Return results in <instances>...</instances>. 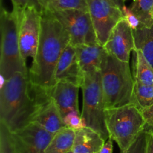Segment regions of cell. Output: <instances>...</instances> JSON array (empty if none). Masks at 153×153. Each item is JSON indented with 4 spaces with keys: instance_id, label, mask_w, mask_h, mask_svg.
Listing matches in <instances>:
<instances>
[{
    "instance_id": "7402d4cb",
    "label": "cell",
    "mask_w": 153,
    "mask_h": 153,
    "mask_svg": "<svg viewBox=\"0 0 153 153\" xmlns=\"http://www.w3.org/2000/svg\"><path fill=\"white\" fill-rule=\"evenodd\" d=\"M130 9L144 26L153 25V0H134Z\"/></svg>"
},
{
    "instance_id": "1f68e13d",
    "label": "cell",
    "mask_w": 153,
    "mask_h": 153,
    "mask_svg": "<svg viewBox=\"0 0 153 153\" xmlns=\"http://www.w3.org/2000/svg\"><path fill=\"white\" fill-rule=\"evenodd\" d=\"M144 130H146V131L150 132V133H152L153 134V127L149 128H146V129H144Z\"/></svg>"
},
{
    "instance_id": "3957f363",
    "label": "cell",
    "mask_w": 153,
    "mask_h": 153,
    "mask_svg": "<svg viewBox=\"0 0 153 153\" xmlns=\"http://www.w3.org/2000/svg\"><path fill=\"white\" fill-rule=\"evenodd\" d=\"M100 74L105 110L131 104L134 79L129 63L107 52L102 62Z\"/></svg>"
},
{
    "instance_id": "5bb4252c",
    "label": "cell",
    "mask_w": 153,
    "mask_h": 153,
    "mask_svg": "<svg viewBox=\"0 0 153 153\" xmlns=\"http://www.w3.org/2000/svg\"><path fill=\"white\" fill-rule=\"evenodd\" d=\"M80 88L70 82L60 81L55 82L49 89V95L56 104L63 118L70 111L79 110V91Z\"/></svg>"
},
{
    "instance_id": "ac0fdd59",
    "label": "cell",
    "mask_w": 153,
    "mask_h": 153,
    "mask_svg": "<svg viewBox=\"0 0 153 153\" xmlns=\"http://www.w3.org/2000/svg\"><path fill=\"white\" fill-rule=\"evenodd\" d=\"M135 49L141 51L153 68V25L133 30ZM134 49V50H135Z\"/></svg>"
},
{
    "instance_id": "484cf974",
    "label": "cell",
    "mask_w": 153,
    "mask_h": 153,
    "mask_svg": "<svg viewBox=\"0 0 153 153\" xmlns=\"http://www.w3.org/2000/svg\"><path fill=\"white\" fill-rule=\"evenodd\" d=\"M11 2L13 4V11L19 19L27 8H34L40 13L43 10L39 0H11Z\"/></svg>"
},
{
    "instance_id": "e0dca14e",
    "label": "cell",
    "mask_w": 153,
    "mask_h": 153,
    "mask_svg": "<svg viewBox=\"0 0 153 153\" xmlns=\"http://www.w3.org/2000/svg\"><path fill=\"white\" fill-rule=\"evenodd\" d=\"M76 130L64 128L54 134L45 153H69L74 144Z\"/></svg>"
},
{
    "instance_id": "4dcf8cb0",
    "label": "cell",
    "mask_w": 153,
    "mask_h": 153,
    "mask_svg": "<svg viewBox=\"0 0 153 153\" xmlns=\"http://www.w3.org/2000/svg\"><path fill=\"white\" fill-rule=\"evenodd\" d=\"M111 1L113 2L116 5H117L121 10H122L123 7L125 5V4H124V0H111Z\"/></svg>"
},
{
    "instance_id": "4fadbf2b",
    "label": "cell",
    "mask_w": 153,
    "mask_h": 153,
    "mask_svg": "<svg viewBox=\"0 0 153 153\" xmlns=\"http://www.w3.org/2000/svg\"><path fill=\"white\" fill-rule=\"evenodd\" d=\"M55 82H67L82 87L85 74L78 59L76 47L69 44L61 54L55 74Z\"/></svg>"
},
{
    "instance_id": "4316f807",
    "label": "cell",
    "mask_w": 153,
    "mask_h": 153,
    "mask_svg": "<svg viewBox=\"0 0 153 153\" xmlns=\"http://www.w3.org/2000/svg\"><path fill=\"white\" fill-rule=\"evenodd\" d=\"M122 12L123 14V18L128 22L129 26L132 28V30H137L141 27L144 26L141 23L140 20L136 16V15L130 9V8L124 5L122 8Z\"/></svg>"
},
{
    "instance_id": "ba28073f",
    "label": "cell",
    "mask_w": 153,
    "mask_h": 153,
    "mask_svg": "<svg viewBox=\"0 0 153 153\" xmlns=\"http://www.w3.org/2000/svg\"><path fill=\"white\" fill-rule=\"evenodd\" d=\"M97 40L104 46L113 28L122 19V10L111 0H87Z\"/></svg>"
},
{
    "instance_id": "5b68a950",
    "label": "cell",
    "mask_w": 153,
    "mask_h": 153,
    "mask_svg": "<svg viewBox=\"0 0 153 153\" xmlns=\"http://www.w3.org/2000/svg\"><path fill=\"white\" fill-rule=\"evenodd\" d=\"M105 124L109 137L123 153L144 129L145 121L140 109L132 104L105 110Z\"/></svg>"
},
{
    "instance_id": "d4e9b609",
    "label": "cell",
    "mask_w": 153,
    "mask_h": 153,
    "mask_svg": "<svg viewBox=\"0 0 153 153\" xmlns=\"http://www.w3.org/2000/svg\"><path fill=\"white\" fill-rule=\"evenodd\" d=\"M148 135V131L143 129L133 141L128 149L123 153H146Z\"/></svg>"
},
{
    "instance_id": "9a60e30c",
    "label": "cell",
    "mask_w": 153,
    "mask_h": 153,
    "mask_svg": "<svg viewBox=\"0 0 153 153\" xmlns=\"http://www.w3.org/2000/svg\"><path fill=\"white\" fill-rule=\"evenodd\" d=\"M79 64L84 74L100 70L101 64L107 51L104 46L97 43L75 46Z\"/></svg>"
},
{
    "instance_id": "ffe728a7",
    "label": "cell",
    "mask_w": 153,
    "mask_h": 153,
    "mask_svg": "<svg viewBox=\"0 0 153 153\" xmlns=\"http://www.w3.org/2000/svg\"><path fill=\"white\" fill-rule=\"evenodd\" d=\"M43 10L51 12L66 10H88L87 0H39Z\"/></svg>"
},
{
    "instance_id": "8fae6325",
    "label": "cell",
    "mask_w": 153,
    "mask_h": 153,
    "mask_svg": "<svg viewBox=\"0 0 153 153\" xmlns=\"http://www.w3.org/2000/svg\"><path fill=\"white\" fill-rule=\"evenodd\" d=\"M31 122L36 123L54 134L66 128L59 109L49 95V89H42Z\"/></svg>"
},
{
    "instance_id": "52a82bcc",
    "label": "cell",
    "mask_w": 153,
    "mask_h": 153,
    "mask_svg": "<svg viewBox=\"0 0 153 153\" xmlns=\"http://www.w3.org/2000/svg\"><path fill=\"white\" fill-rule=\"evenodd\" d=\"M53 14L68 32L70 44L77 46L99 43L88 10L74 9Z\"/></svg>"
},
{
    "instance_id": "8992f818",
    "label": "cell",
    "mask_w": 153,
    "mask_h": 153,
    "mask_svg": "<svg viewBox=\"0 0 153 153\" xmlns=\"http://www.w3.org/2000/svg\"><path fill=\"white\" fill-rule=\"evenodd\" d=\"M81 88L83 92L82 118L85 119L87 127L100 134L106 141L109 138V134L105 124V106L100 70L85 74Z\"/></svg>"
},
{
    "instance_id": "83f0119b",
    "label": "cell",
    "mask_w": 153,
    "mask_h": 153,
    "mask_svg": "<svg viewBox=\"0 0 153 153\" xmlns=\"http://www.w3.org/2000/svg\"><path fill=\"white\" fill-rule=\"evenodd\" d=\"M140 110L145 121L144 129L153 127V104Z\"/></svg>"
},
{
    "instance_id": "9c48e42d",
    "label": "cell",
    "mask_w": 153,
    "mask_h": 153,
    "mask_svg": "<svg viewBox=\"0 0 153 153\" xmlns=\"http://www.w3.org/2000/svg\"><path fill=\"white\" fill-rule=\"evenodd\" d=\"M41 32V13L34 8H27L19 19V50L22 59H33L37 54Z\"/></svg>"
},
{
    "instance_id": "277c9868",
    "label": "cell",
    "mask_w": 153,
    "mask_h": 153,
    "mask_svg": "<svg viewBox=\"0 0 153 153\" xmlns=\"http://www.w3.org/2000/svg\"><path fill=\"white\" fill-rule=\"evenodd\" d=\"M0 27V74L1 82H4L18 72L28 74V70L19 50V17L13 10L8 11L3 6L1 7Z\"/></svg>"
},
{
    "instance_id": "6da1fadb",
    "label": "cell",
    "mask_w": 153,
    "mask_h": 153,
    "mask_svg": "<svg viewBox=\"0 0 153 153\" xmlns=\"http://www.w3.org/2000/svg\"><path fill=\"white\" fill-rule=\"evenodd\" d=\"M70 44V35L52 12H41V32L37 54L28 69L34 85L50 89L55 84V74L63 51Z\"/></svg>"
},
{
    "instance_id": "f546056e",
    "label": "cell",
    "mask_w": 153,
    "mask_h": 153,
    "mask_svg": "<svg viewBox=\"0 0 153 153\" xmlns=\"http://www.w3.org/2000/svg\"><path fill=\"white\" fill-rule=\"evenodd\" d=\"M148 141L147 148H146V153H153V134L148 132Z\"/></svg>"
},
{
    "instance_id": "30bf717a",
    "label": "cell",
    "mask_w": 153,
    "mask_h": 153,
    "mask_svg": "<svg viewBox=\"0 0 153 153\" xmlns=\"http://www.w3.org/2000/svg\"><path fill=\"white\" fill-rule=\"evenodd\" d=\"M10 133L16 153H45L54 136L34 122Z\"/></svg>"
},
{
    "instance_id": "f1b7e54d",
    "label": "cell",
    "mask_w": 153,
    "mask_h": 153,
    "mask_svg": "<svg viewBox=\"0 0 153 153\" xmlns=\"http://www.w3.org/2000/svg\"><path fill=\"white\" fill-rule=\"evenodd\" d=\"M113 140L109 137L98 153H113Z\"/></svg>"
},
{
    "instance_id": "2e32d148",
    "label": "cell",
    "mask_w": 153,
    "mask_h": 153,
    "mask_svg": "<svg viewBox=\"0 0 153 153\" xmlns=\"http://www.w3.org/2000/svg\"><path fill=\"white\" fill-rule=\"evenodd\" d=\"M105 142L100 134L85 127L76 130L73 153H98Z\"/></svg>"
},
{
    "instance_id": "836d02e7",
    "label": "cell",
    "mask_w": 153,
    "mask_h": 153,
    "mask_svg": "<svg viewBox=\"0 0 153 153\" xmlns=\"http://www.w3.org/2000/svg\"><path fill=\"white\" fill-rule=\"evenodd\" d=\"M124 1H125V0H124Z\"/></svg>"
},
{
    "instance_id": "603a6c76",
    "label": "cell",
    "mask_w": 153,
    "mask_h": 153,
    "mask_svg": "<svg viewBox=\"0 0 153 153\" xmlns=\"http://www.w3.org/2000/svg\"><path fill=\"white\" fill-rule=\"evenodd\" d=\"M0 153H16L10 130L0 122Z\"/></svg>"
},
{
    "instance_id": "d6986e66",
    "label": "cell",
    "mask_w": 153,
    "mask_h": 153,
    "mask_svg": "<svg viewBox=\"0 0 153 153\" xmlns=\"http://www.w3.org/2000/svg\"><path fill=\"white\" fill-rule=\"evenodd\" d=\"M134 64V81L146 85H153V68L139 50L135 49Z\"/></svg>"
},
{
    "instance_id": "7a4b0ae2",
    "label": "cell",
    "mask_w": 153,
    "mask_h": 153,
    "mask_svg": "<svg viewBox=\"0 0 153 153\" xmlns=\"http://www.w3.org/2000/svg\"><path fill=\"white\" fill-rule=\"evenodd\" d=\"M43 88L34 85L28 74L18 73L1 82L0 88V122L10 132L31 123Z\"/></svg>"
},
{
    "instance_id": "cb8c5ba5",
    "label": "cell",
    "mask_w": 153,
    "mask_h": 153,
    "mask_svg": "<svg viewBox=\"0 0 153 153\" xmlns=\"http://www.w3.org/2000/svg\"><path fill=\"white\" fill-rule=\"evenodd\" d=\"M65 126L74 130H80L87 127L85 119L82 118V113L79 110H73L67 114L63 118Z\"/></svg>"
},
{
    "instance_id": "7c38bea8",
    "label": "cell",
    "mask_w": 153,
    "mask_h": 153,
    "mask_svg": "<svg viewBox=\"0 0 153 153\" xmlns=\"http://www.w3.org/2000/svg\"><path fill=\"white\" fill-rule=\"evenodd\" d=\"M104 47L110 55L129 62L130 54L135 49V44L132 28L124 18L113 28Z\"/></svg>"
},
{
    "instance_id": "d6a6232c",
    "label": "cell",
    "mask_w": 153,
    "mask_h": 153,
    "mask_svg": "<svg viewBox=\"0 0 153 153\" xmlns=\"http://www.w3.org/2000/svg\"><path fill=\"white\" fill-rule=\"evenodd\" d=\"M69 153H73V152H72V151H71V152H69Z\"/></svg>"
},
{
    "instance_id": "44dd1931",
    "label": "cell",
    "mask_w": 153,
    "mask_h": 153,
    "mask_svg": "<svg viewBox=\"0 0 153 153\" xmlns=\"http://www.w3.org/2000/svg\"><path fill=\"white\" fill-rule=\"evenodd\" d=\"M131 104L140 110L152 105L153 85H146L134 81Z\"/></svg>"
}]
</instances>
